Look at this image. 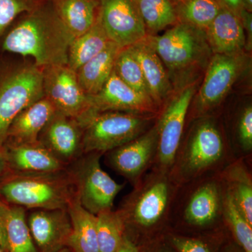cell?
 I'll return each mask as SVG.
<instances>
[{"label": "cell", "mask_w": 252, "mask_h": 252, "mask_svg": "<svg viewBox=\"0 0 252 252\" xmlns=\"http://www.w3.org/2000/svg\"><path fill=\"white\" fill-rule=\"evenodd\" d=\"M205 31L207 44L215 54H242L246 46V34L241 20L224 6H221L220 13Z\"/></svg>", "instance_id": "e0dca14e"}, {"label": "cell", "mask_w": 252, "mask_h": 252, "mask_svg": "<svg viewBox=\"0 0 252 252\" xmlns=\"http://www.w3.org/2000/svg\"><path fill=\"white\" fill-rule=\"evenodd\" d=\"M8 170L7 162H6V154L4 144H0V178L3 174Z\"/></svg>", "instance_id": "ab89813d"}, {"label": "cell", "mask_w": 252, "mask_h": 252, "mask_svg": "<svg viewBox=\"0 0 252 252\" xmlns=\"http://www.w3.org/2000/svg\"><path fill=\"white\" fill-rule=\"evenodd\" d=\"M27 221L38 252H59L67 248L72 233L67 209L35 210Z\"/></svg>", "instance_id": "7c38bea8"}, {"label": "cell", "mask_w": 252, "mask_h": 252, "mask_svg": "<svg viewBox=\"0 0 252 252\" xmlns=\"http://www.w3.org/2000/svg\"><path fill=\"white\" fill-rule=\"evenodd\" d=\"M0 197L11 205L34 210L67 209L77 198L69 168L46 173L10 171L0 182Z\"/></svg>", "instance_id": "7a4b0ae2"}, {"label": "cell", "mask_w": 252, "mask_h": 252, "mask_svg": "<svg viewBox=\"0 0 252 252\" xmlns=\"http://www.w3.org/2000/svg\"><path fill=\"white\" fill-rule=\"evenodd\" d=\"M221 6L233 11L240 17V14L243 7V0H217Z\"/></svg>", "instance_id": "74e56055"}, {"label": "cell", "mask_w": 252, "mask_h": 252, "mask_svg": "<svg viewBox=\"0 0 252 252\" xmlns=\"http://www.w3.org/2000/svg\"><path fill=\"white\" fill-rule=\"evenodd\" d=\"M109 42L99 15L97 21L89 31L73 39L68 49V67L77 72L81 66L99 54Z\"/></svg>", "instance_id": "cb8c5ba5"}, {"label": "cell", "mask_w": 252, "mask_h": 252, "mask_svg": "<svg viewBox=\"0 0 252 252\" xmlns=\"http://www.w3.org/2000/svg\"><path fill=\"white\" fill-rule=\"evenodd\" d=\"M51 7L61 24L75 38L97 21L99 0H51Z\"/></svg>", "instance_id": "ffe728a7"}, {"label": "cell", "mask_w": 252, "mask_h": 252, "mask_svg": "<svg viewBox=\"0 0 252 252\" xmlns=\"http://www.w3.org/2000/svg\"><path fill=\"white\" fill-rule=\"evenodd\" d=\"M114 72L134 90L150 97L139 63L128 47L122 48L118 52L114 61Z\"/></svg>", "instance_id": "f546056e"}, {"label": "cell", "mask_w": 252, "mask_h": 252, "mask_svg": "<svg viewBox=\"0 0 252 252\" xmlns=\"http://www.w3.org/2000/svg\"><path fill=\"white\" fill-rule=\"evenodd\" d=\"M83 126L75 118L56 112L39 135V141L66 166L84 155Z\"/></svg>", "instance_id": "8fae6325"}, {"label": "cell", "mask_w": 252, "mask_h": 252, "mask_svg": "<svg viewBox=\"0 0 252 252\" xmlns=\"http://www.w3.org/2000/svg\"><path fill=\"white\" fill-rule=\"evenodd\" d=\"M128 49L139 63L149 96L154 103H160L172 90L170 76L163 63L146 38L128 46Z\"/></svg>", "instance_id": "d6986e66"}, {"label": "cell", "mask_w": 252, "mask_h": 252, "mask_svg": "<svg viewBox=\"0 0 252 252\" xmlns=\"http://www.w3.org/2000/svg\"><path fill=\"white\" fill-rule=\"evenodd\" d=\"M43 68L34 62H16L0 54V144L21 111L44 97Z\"/></svg>", "instance_id": "3957f363"}, {"label": "cell", "mask_w": 252, "mask_h": 252, "mask_svg": "<svg viewBox=\"0 0 252 252\" xmlns=\"http://www.w3.org/2000/svg\"><path fill=\"white\" fill-rule=\"evenodd\" d=\"M57 110L46 96L21 111L11 122L5 143L28 144L39 141V135Z\"/></svg>", "instance_id": "ac0fdd59"}, {"label": "cell", "mask_w": 252, "mask_h": 252, "mask_svg": "<svg viewBox=\"0 0 252 252\" xmlns=\"http://www.w3.org/2000/svg\"><path fill=\"white\" fill-rule=\"evenodd\" d=\"M26 210L9 205L5 222L6 252H38L28 227Z\"/></svg>", "instance_id": "d4e9b609"}, {"label": "cell", "mask_w": 252, "mask_h": 252, "mask_svg": "<svg viewBox=\"0 0 252 252\" xmlns=\"http://www.w3.org/2000/svg\"><path fill=\"white\" fill-rule=\"evenodd\" d=\"M74 38L61 24L54 10L43 3L11 25L0 41V54L31 57L40 67L67 64Z\"/></svg>", "instance_id": "6da1fadb"}, {"label": "cell", "mask_w": 252, "mask_h": 252, "mask_svg": "<svg viewBox=\"0 0 252 252\" xmlns=\"http://www.w3.org/2000/svg\"><path fill=\"white\" fill-rule=\"evenodd\" d=\"M44 92L58 112L80 120L91 110L89 96L67 64L43 68Z\"/></svg>", "instance_id": "52a82bcc"}, {"label": "cell", "mask_w": 252, "mask_h": 252, "mask_svg": "<svg viewBox=\"0 0 252 252\" xmlns=\"http://www.w3.org/2000/svg\"><path fill=\"white\" fill-rule=\"evenodd\" d=\"M157 126L118 148L111 151L109 162L116 171L130 180L137 178L157 150Z\"/></svg>", "instance_id": "9a60e30c"}, {"label": "cell", "mask_w": 252, "mask_h": 252, "mask_svg": "<svg viewBox=\"0 0 252 252\" xmlns=\"http://www.w3.org/2000/svg\"><path fill=\"white\" fill-rule=\"evenodd\" d=\"M148 35H155L179 23L178 13L171 0H134Z\"/></svg>", "instance_id": "484cf974"}, {"label": "cell", "mask_w": 252, "mask_h": 252, "mask_svg": "<svg viewBox=\"0 0 252 252\" xmlns=\"http://www.w3.org/2000/svg\"><path fill=\"white\" fill-rule=\"evenodd\" d=\"M4 145L10 171L46 173L67 168L39 141L28 144L4 143Z\"/></svg>", "instance_id": "2e32d148"}, {"label": "cell", "mask_w": 252, "mask_h": 252, "mask_svg": "<svg viewBox=\"0 0 252 252\" xmlns=\"http://www.w3.org/2000/svg\"><path fill=\"white\" fill-rule=\"evenodd\" d=\"M244 9L251 12L252 9V0H243Z\"/></svg>", "instance_id": "60d3db41"}, {"label": "cell", "mask_w": 252, "mask_h": 252, "mask_svg": "<svg viewBox=\"0 0 252 252\" xmlns=\"http://www.w3.org/2000/svg\"><path fill=\"white\" fill-rule=\"evenodd\" d=\"M223 152V140L216 126L211 122L202 123L190 136L184 156V168L189 173H198L218 161Z\"/></svg>", "instance_id": "5bb4252c"}, {"label": "cell", "mask_w": 252, "mask_h": 252, "mask_svg": "<svg viewBox=\"0 0 252 252\" xmlns=\"http://www.w3.org/2000/svg\"><path fill=\"white\" fill-rule=\"evenodd\" d=\"M121 49L115 43L109 41L99 54L76 72L79 84L88 95L97 94L108 80L114 71V61Z\"/></svg>", "instance_id": "44dd1931"}, {"label": "cell", "mask_w": 252, "mask_h": 252, "mask_svg": "<svg viewBox=\"0 0 252 252\" xmlns=\"http://www.w3.org/2000/svg\"><path fill=\"white\" fill-rule=\"evenodd\" d=\"M203 33L181 22L161 35H147L146 40L170 72H179L200 62L207 52L210 47Z\"/></svg>", "instance_id": "8992f818"}, {"label": "cell", "mask_w": 252, "mask_h": 252, "mask_svg": "<svg viewBox=\"0 0 252 252\" xmlns=\"http://www.w3.org/2000/svg\"><path fill=\"white\" fill-rule=\"evenodd\" d=\"M221 9L217 0H183L177 11L184 22L205 31L213 22Z\"/></svg>", "instance_id": "f1b7e54d"}, {"label": "cell", "mask_w": 252, "mask_h": 252, "mask_svg": "<svg viewBox=\"0 0 252 252\" xmlns=\"http://www.w3.org/2000/svg\"><path fill=\"white\" fill-rule=\"evenodd\" d=\"M168 197V186L166 182L157 181L149 186L136 200L129 215L141 226H152L163 216Z\"/></svg>", "instance_id": "603a6c76"}, {"label": "cell", "mask_w": 252, "mask_h": 252, "mask_svg": "<svg viewBox=\"0 0 252 252\" xmlns=\"http://www.w3.org/2000/svg\"><path fill=\"white\" fill-rule=\"evenodd\" d=\"M239 140L243 149L250 151L252 148V107L248 106L244 110L238 125Z\"/></svg>", "instance_id": "836d02e7"}, {"label": "cell", "mask_w": 252, "mask_h": 252, "mask_svg": "<svg viewBox=\"0 0 252 252\" xmlns=\"http://www.w3.org/2000/svg\"><path fill=\"white\" fill-rule=\"evenodd\" d=\"M44 2V0H0V41L20 15L31 12Z\"/></svg>", "instance_id": "1f68e13d"}, {"label": "cell", "mask_w": 252, "mask_h": 252, "mask_svg": "<svg viewBox=\"0 0 252 252\" xmlns=\"http://www.w3.org/2000/svg\"><path fill=\"white\" fill-rule=\"evenodd\" d=\"M195 87H185L172 99L157 126V152L159 162L164 167L173 163L183 132L186 117L191 102Z\"/></svg>", "instance_id": "9c48e42d"}, {"label": "cell", "mask_w": 252, "mask_h": 252, "mask_svg": "<svg viewBox=\"0 0 252 252\" xmlns=\"http://www.w3.org/2000/svg\"><path fill=\"white\" fill-rule=\"evenodd\" d=\"M96 226L99 252H117L125 237V220L121 213L112 210L99 212Z\"/></svg>", "instance_id": "83f0119b"}, {"label": "cell", "mask_w": 252, "mask_h": 252, "mask_svg": "<svg viewBox=\"0 0 252 252\" xmlns=\"http://www.w3.org/2000/svg\"><path fill=\"white\" fill-rule=\"evenodd\" d=\"M101 155L84 154L68 166L75 182L79 203L94 215L112 210L116 197L124 188L102 168Z\"/></svg>", "instance_id": "5b68a950"}, {"label": "cell", "mask_w": 252, "mask_h": 252, "mask_svg": "<svg viewBox=\"0 0 252 252\" xmlns=\"http://www.w3.org/2000/svg\"><path fill=\"white\" fill-rule=\"evenodd\" d=\"M240 18L241 20L242 24L245 32L246 34V45L248 46V49H251L252 43V17L251 12L248 10L243 9L240 14Z\"/></svg>", "instance_id": "8d00e7d4"}, {"label": "cell", "mask_w": 252, "mask_h": 252, "mask_svg": "<svg viewBox=\"0 0 252 252\" xmlns=\"http://www.w3.org/2000/svg\"><path fill=\"white\" fill-rule=\"evenodd\" d=\"M227 220L245 252H252V225L239 210L231 193H228L225 201Z\"/></svg>", "instance_id": "4dcf8cb0"}, {"label": "cell", "mask_w": 252, "mask_h": 252, "mask_svg": "<svg viewBox=\"0 0 252 252\" xmlns=\"http://www.w3.org/2000/svg\"><path fill=\"white\" fill-rule=\"evenodd\" d=\"M239 210L252 225V187L249 182H240L232 194Z\"/></svg>", "instance_id": "d6a6232c"}, {"label": "cell", "mask_w": 252, "mask_h": 252, "mask_svg": "<svg viewBox=\"0 0 252 252\" xmlns=\"http://www.w3.org/2000/svg\"><path fill=\"white\" fill-rule=\"evenodd\" d=\"M59 252H72V250H70V249L68 248H63V250H61V251H59Z\"/></svg>", "instance_id": "b9f144b4"}, {"label": "cell", "mask_w": 252, "mask_h": 252, "mask_svg": "<svg viewBox=\"0 0 252 252\" xmlns=\"http://www.w3.org/2000/svg\"><path fill=\"white\" fill-rule=\"evenodd\" d=\"M9 204L0 197V248L6 252V238H5V222L9 209Z\"/></svg>", "instance_id": "d590c367"}, {"label": "cell", "mask_w": 252, "mask_h": 252, "mask_svg": "<svg viewBox=\"0 0 252 252\" xmlns=\"http://www.w3.org/2000/svg\"><path fill=\"white\" fill-rule=\"evenodd\" d=\"M99 15L109 41L122 49L148 35L134 0H99Z\"/></svg>", "instance_id": "ba28073f"}, {"label": "cell", "mask_w": 252, "mask_h": 252, "mask_svg": "<svg viewBox=\"0 0 252 252\" xmlns=\"http://www.w3.org/2000/svg\"><path fill=\"white\" fill-rule=\"evenodd\" d=\"M79 122L83 126L84 154H102L135 140L147 127L149 119L136 113L91 110Z\"/></svg>", "instance_id": "277c9868"}, {"label": "cell", "mask_w": 252, "mask_h": 252, "mask_svg": "<svg viewBox=\"0 0 252 252\" xmlns=\"http://www.w3.org/2000/svg\"><path fill=\"white\" fill-rule=\"evenodd\" d=\"M91 109L96 112L118 111L144 114L154 112L155 103L152 98L127 86L112 73L97 94L89 96Z\"/></svg>", "instance_id": "4fadbf2b"}, {"label": "cell", "mask_w": 252, "mask_h": 252, "mask_svg": "<svg viewBox=\"0 0 252 252\" xmlns=\"http://www.w3.org/2000/svg\"><path fill=\"white\" fill-rule=\"evenodd\" d=\"M67 210L72 223L67 248L72 252H99L96 215L83 207L78 198L69 205Z\"/></svg>", "instance_id": "7402d4cb"}, {"label": "cell", "mask_w": 252, "mask_h": 252, "mask_svg": "<svg viewBox=\"0 0 252 252\" xmlns=\"http://www.w3.org/2000/svg\"><path fill=\"white\" fill-rule=\"evenodd\" d=\"M220 195L217 186L207 184L198 189L187 205L185 217L189 223L204 225L211 223L217 217Z\"/></svg>", "instance_id": "4316f807"}, {"label": "cell", "mask_w": 252, "mask_h": 252, "mask_svg": "<svg viewBox=\"0 0 252 252\" xmlns=\"http://www.w3.org/2000/svg\"><path fill=\"white\" fill-rule=\"evenodd\" d=\"M172 243L180 252H210L205 243L195 239L174 238Z\"/></svg>", "instance_id": "e575fe53"}, {"label": "cell", "mask_w": 252, "mask_h": 252, "mask_svg": "<svg viewBox=\"0 0 252 252\" xmlns=\"http://www.w3.org/2000/svg\"><path fill=\"white\" fill-rule=\"evenodd\" d=\"M116 252H139V251L135 244L125 236L123 240L122 245Z\"/></svg>", "instance_id": "f35d334b"}, {"label": "cell", "mask_w": 252, "mask_h": 252, "mask_svg": "<svg viewBox=\"0 0 252 252\" xmlns=\"http://www.w3.org/2000/svg\"><path fill=\"white\" fill-rule=\"evenodd\" d=\"M0 252H6L4 250H2L1 248H0Z\"/></svg>", "instance_id": "7bdbcfd3"}, {"label": "cell", "mask_w": 252, "mask_h": 252, "mask_svg": "<svg viewBox=\"0 0 252 252\" xmlns=\"http://www.w3.org/2000/svg\"><path fill=\"white\" fill-rule=\"evenodd\" d=\"M245 64L242 54H215L199 91V108L207 110L220 103L243 72Z\"/></svg>", "instance_id": "30bf717a"}, {"label": "cell", "mask_w": 252, "mask_h": 252, "mask_svg": "<svg viewBox=\"0 0 252 252\" xmlns=\"http://www.w3.org/2000/svg\"><path fill=\"white\" fill-rule=\"evenodd\" d=\"M179 1H180L181 2V1H183V0H179Z\"/></svg>", "instance_id": "ee69618b"}]
</instances>
